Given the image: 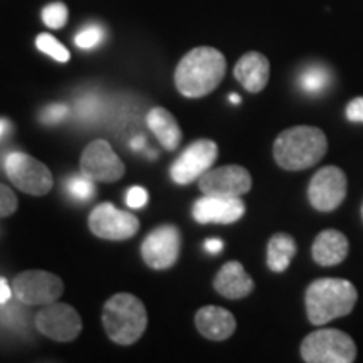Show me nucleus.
Listing matches in <instances>:
<instances>
[{"instance_id": "7c9ffc66", "label": "nucleus", "mask_w": 363, "mask_h": 363, "mask_svg": "<svg viewBox=\"0 0 363 363\" xmlns=\"http://www.w3.org/2000/svg\"><path fill=\"white\" fill-rule=\"evenodd\" d=\"M347 118L352 123H363V96L353 98L347 106Z\"/></svg>"}, {"instance_id": "412c9836", "label": "nucleus", "mask_w": 363, "mask_h": 363, "mask_svg": "<svg viewBox=\"0 0 363 363\" xmlns=\"http://www.w3.org/2000/svg\"><path fill=\"white\" fill-rule=\"evenodd\" d=\"M296 242L289 234H274L267 242V267L272 272H284L296 256Z\"/></svg>"}, {"instance_id": "6e6552de", "label": "nucleus", "mask_w": 363, "mask_h": 363, "mask_svg": "<svg viewBox=\"0 0 363 363\" xmlns=\"http://www.w3.org/2000/svg\"><path fill=\"white\" fill-rule=\"evenodd\" d=\"M348 180L338 167H323L313 175L308 187V201L316 211L331 212L342 206L347 197Z\"/></svg>"}, {"instance_id": "b1692460", "label": "nucleus", "mask_w": 363, "mask_h": 363, "mask_svg": "<svg viewBox=\"0 0 363 363\" xmlns=\"http://www.w3.org/2000/svg\"><path fill=\"white\" fill-rule=\"evenodd\" d=\"M35 45H38L40 52L48 54L49 57L56 59L57 62H67L71 57L69 51L51 34H39L38 39H35Z\"/></svg>"}, {"instance_id": "c9c22d12", "label": "nucleus", "mask_w": 363, "mask_h": 363, "mask_svg": "<svg viewBox=\"0 0 363 363\" xmlns=\"http://www.w3.org/2000/svg\"><path fill=\"white\" fill-rule=\"evenodd\" d=\"M229 99H230V103H234V104H239V103H240V96H239V94H230Z\"/></svg>"}, {"instance_id": "c85d7f7f", "label": "nucleus", "mask_w": 363, "mask_h": 363, "mask_svg": "<svg viewBox=\"0 0 363 363\" xmlns=\"http://www.w3.org/2000/svg\"><path fill=\"white\" fill-rule=\"evenodd\" d=\"M17 211V197L7 185L0 184V219L12 216Z\"/></svg>"}, {"instance_id": "4468645a", "label": "nucleus", "mask_w": 363, "mask_h": 363, "mask_svg": "<svg viewBox=\"0 0 363 363\" xmlns=\"http://www.w3.org/2000/svg\"><path fill=\"white\" fill-rule=\"evenodd\" d=\"M252 187V177L240 165H224L211 169L199 179V189L206 195L240 197Z\"/></svg>"}, {"instance_id": "0eeeda50", "label": "nucleus", "mask_w": 363, "mask_h": 363, "mask_svg": "<svg viewBox=\"0 0 363 363\" xmlns=\"http://www.w3.org/2000/svg\"><path fill=\"white\" fill-rule=\"evenodd\" d=\"M12 291L27 306H40L57 301L65 293V283L48 271H24L13 278Z\"/></svg>"}, {"instance_id": "ddd939ff", "label": "nucleus", "mask_w": 363, "mask_h": 363, "mask_svg": "<svg viewBox=\"0 0 363 363\" xmlns=\"http://www.w3.org/2000/svg\"><path fill=\"white\" fill-rule=\"evenodd\" d=\"M180 247V230L172 224L160 225L143 240L142 257L153 269H169L179 259Z\"/></svg>"}, {"instance_id": "f03ea898", "label": "nucleus", "mask_w": 363, "mask_h": 363, "mask_svg": "<svg viewBox=\"0 0 363 363\" xmlns=\"http://www.w3.org/2000/svg\"><path fill=\"white\" fill-rule=\"evenodd\" d=\"M328 150L326 135L316 126H291L278 135L272 155L281 169L306 170L321 162Z\"/></svg>"}, {"instance_id": "6ab92c4d", "label": "nucleus", "mask_w": 363, "mask_h": 363, "mask_svg": "<svg viewBox=\"0 0 363 363\" xmlns=\"http://www.w3.org/2000/svg\"><path fill=\"white\" fill-rule=\"evenodd\" d=\"M269 61L264 54L252 51L239 59L234 67V76L249 93H259L269 81Z\"/></svg>"}, {"instance_id": "72a5a7b5", "label": "nucleus", "mask_w": 363, "mask_h": 363, "mask_svg": "<svg viewBox=\"0 0 363 363\" xmlns=\"http://www.w3.org/2000/svg\"><path fill=\"white\" fill-rule=\"evenodd\" d=\"M145 147H147V140H145V136H142V135L135 136V138L130 140V148L133 150V152H136V153L143 152Z\"/></svg>"}, {"instance_id": "e433bc0d", "label": "nucleus", "mask_w": 363, "mask_h": 363, "mask_svg": "<svg viewBox=\"0 0 363 363\" xmlns=\"http://www.w3.org/2000/svg\"><path fill=\"white\" fill-rule=\"evenodd\" d=\"M362 219H363V206H362Z\"/></svg>"}, {"instance_id": "dca6fc26", "label": "nucleus", "mask_w": 363, "mask_h": 363, "mask_svg": "<svg viewBox=\"0 0 363 363\" xmlns=\"http://www.w3.org/2000/svg\"><path fill=\"white\" fill-rule=\"evenodd\" d=\"M195 326L199 333L212 342H224L235 331V318L220 306H203L195 315Z\"/></svg>"}, {"instance_id": "9b49d317", "label": "nucleus", "mask_w": 363, "mask_h": 363, "mask_svg": "<svg viewBox=\"0 0 363 363\" xmlns=\"http://www.w3.org/2000/svg\"><path fill=\"white\" fill-rule=\"evenodd\" d=\"M89 229L99 239L125 240L138 233L140 222L130 212L116 208L113 203H99L89 214Z\"/></svg>"}, {"instance_id": "c756f323", "label": "nucleus", "mask_w": 363, "mask_h": 363, "mask_svg": "<svg viewBox=\"0 0 363 363\" xmlns=\"http://www.w3.org/2000/svg\"><path fill=\"white\" fill-rule=\"evenodd\" d=\"M148 202V192L143 187H131L126 194V206L130 208H142Z\"/></svg>"}, {"instance_id": "20e7f679", "label": "nucleus", "mask_w": 363, "mask_h": 363, "mask_svg": "<svg viewBox=\"0 0 363 363\" xmlns=\"http://www.w3.org/2000/svg\"><path fill=\"white\" fill-rule=\"evenodd\" d=\"M103 326L118 345H133L143 337L148 316L145 305L130 293H118L104 303Z\"/></svg>"}, {"instance_id": "4be33fe9", "label": "nucleus", "mask_w": 363, "mask_h": 363, "mask_svg": "<svg viewBox=\"0 0 363 363\" xmlns=\"http://www.w3.org/2000/svg\"><path fill=\"white\" fill-rule=\"evenodd\" d=\"M331 74L325 66L311 65L299 74V88L308 94H321L330 86Z\"/></svg>"}, {"instance_id": "2f4dec72", "label": "nucleus", "mask_w": 363, "mask_h": 363, "mask_svg": "<svg viewBox=\"0 0 363 363\" xmlns=\"http://www.w3.org/2000/svg\"><path fill=\"white\" fill-rule=\"evenodd\" d=\"M203 247H206V251L208 254H219L222 249H224V242H222L220 239H207Z\"/></svg>"}, {"instance_id": "423d86ee", "label": "nucleus", "mask_w": 363, "mask_h": 363, "mask_svg": "<svg viewBox=\"0 0 363 363\" xmlns=\"http://www.w3.org/2000/svg\"><path fill=\"white\" fill-rule=\"evenodd\" d=\"M6 174L17 189L35 197L45 195L54 185L51 170L27 153L13 152L7 155Z\"/></svg>"}, {"instance_id": "f3484780", "label": "nucleus", "mask_w": 363, "mask_h": 363, "mask_svg": "<svg viewBox=\"0 0 363 363\" xmlns=\"http://www.w3.org/2000/svg\"><path fill=\"white\" fill-rule=\"evenodd\" d=\"M348 251H350V242L347 235L337 229H326L316 235L311 256L316 264L330 267L342 264L347 259Z\"/></svg>"}, {"instance_id": "7ed1b4c3", "label": "nucleus", "mask_w": 363, "mask_h": 363, "mask_svg": "<svg viewBox=\"0 0 363 363\" xmlns=\"http://www.w3.org/2000/svg\"><path fill=\"white\" fill-rule=\"evenodd\" d=\"M358 291L348 279L321 278L308 286L306 315L311 325L321 326L335 318L347 316L357 305Z\"/></svg>"}, {"instance_id": "bb28decb", "label": "nucleus", "mask_w": 363, "mask_h": 363, "mask_svg": "<svg viewBox=\"0 0 363 363\" xmlns=\"http://www.w3.org/2000/svg\"><path fill=\"white\" fill-rule=\"evenodd\" d=\"M76 111H78V116L86 121L94 120V118L99 116V111H101V99L94 96V94L79 98L78 103H76Z\"/></svg>"}, {"instance_id": "a878e982", "label": "nucleus", "mask_w": 363, "mask_h": 363, "mask_svg": "<svg viewBox=\"0 0 363 363\" xmlns=\"http://www.w3.org/2000/svg\"><path fill=\"white\" fill-rule=\"evenodd\" d=\"M104 40L103 27L96 24H91L84 29L79 30V34L74 38V43L81 49H94Z\"/></svg>"}, {"instance_id": "1a4fd4ad", "label": "nucleus", "mask_w": 363, "mask_h": 363, "mask_svg": "<svg viewBox=\"0 0 363 363\" xmlns=\"http://www.w3.org/2000/svg\"><path fill=\"white\" fill-rule=\"evenodd\" d=\"M219 155V148L212 140H197L184 150L170 169V177L175 184L189 185L199 180L212 169Z\"/></svg>"}, {"instance_id": "f257e3e1", "label": "nucleus", "mask_w": 363, "mask_h": 363, "mask_svg": "<svg viewBox=\"0 0 363 363\" xmlns=\"http://www.w3.org/2000/svg\"><path fill=\"white\" fill-rule=\"evenodd\" d=\"M225 69L224 54L208 45H201L182 57L175 69V86L185 98L207 96L222 83Z\"/></svg>"}, {"instance_id": "9d476101", "label": "nucleus", "mask_w": 363, "mask_h": 363, "mask_svg": "<svg viewBox=\"0 0 363 363\" xmlns=\"http://www.w3.org/2000/svg\"><path fill=\"white\" fill-rule=\"evenodd\" d=\"M35 326L54 342H71L83 330V321L74 308L66 303H49L35 315Z\"/></svg>"}, {"instance_id": "39448f33", "label": "nucleus", "mask_w": 363, "mask_h": 363, "mask_svg": "<svg viewBox=\"0 0 363 363\" xmlns=\"http://www.w3.org/2000/svg\"><path fill=\"white\" fill-rule=\"evenodd\" d=\"M301 358L306 363H352L357 345L342 330H316L303 340Z\"/></svg>"}, {"instance_id": "2eb2a0df", "label": "nucleus", "mask_w": 363, "mask_h": 363, "mask_svg": "<svg viewBox=\"0 0 363 363\" xmlns=\"http://www.w3.org/2000/svg\"><path fill=\"white\" fill-rule=\"evenodd\" d=\"M246 212L240 197L203 195L194 203L192 216L201 224H234Z\"/></svg>"}, {"instance_id": "aec40b11", "label": "nucleus", "mask_w": 363, "mask_h": 363, "mask_svg": "<svg viewBox=\"0 0 363 363\" xmlns=\"http://www.w3.org/2000/svg\"><path fill=\"white\" fill-rule=\"evenodd\" d=\"M147 125L152 133L157 136L158 142L169 152L179 147L182 142V130L177 123L175 116L165 108H153L147 115Z\"/></svg>"}, {"instance_id": "473e14b6", "label": "nucleus", "mask_w": 363, "mask_h": 363, "mask_svg": "<svg viewBox=\"0 0 363 363\" xmlns=\"http://www.w3.org/2000/svg\"><path fill=\"white\" fill-rule=\"evenodd\" d=\"M12 289L9 288V283L6 278H0V305H6V303L12 296Z\"/></svg>"}, {"instance_id": "f704fd0d", "label": "nucleus", "mask_w": 363, "mask_h": 363, "mask_svg": "<svg viewBox=\"0 0 363 363\" xmlns=\"http://www.w3.org/2000/svg\"><path fill=\"white\" fill-rule=\"evenodd\" d=\"M9 128H11V123H9L6 118H0V138L7 133Z\"/></svg>"}, {"instance_id": "393cba45", "label": "nucleus", "mask_w": 363, "mask_h": 363, "mask_svg": "<svg viewBox=\"0 0 363 363\" xmlns=\"http://www.w3.org/2000/svg\"><path fill=\"white\" fill-rule=\"evenodd\" d=\"M43 21L49 29H61L67 22V7L62 2L49 4L43 9Z\"/></svg>"}, {"instance_id": "5701e85b", "label": "nucleus", "mask_w": 363, "mask_h": 363, "mask_svg": "<svg viewBox=\"0 0 363 363\" xmlns=\"http://www.w3.org/2000/svg\"><path fill=\"white\" fill-rule=\"evenodd\" d=\"M94 180H91L89 177L83 175H74V177H69L66 182V190L67 194L71 195L72 199H76V201L79 202H86V201H91V199L94 197Z\"/></svg>"}, {"instance_id": "a211bd4d", "label": "nucleus", "mask_w": 363, "mask_h": 363, "mask_svg": "<svg viewBox=\"0 0 363 363\" xmlns=\"http://www.w3.org/2000/svg\"><path fill=\"white\" fill-rule=\"evenodd\" d=\"M214 289L227 299H240L252 293L254 281L239 261H229L217 272Z\"/></svg>"}, {"instance_id": "f8f14e48", "label": "nucleus", "mask_w": 363, "mask_h": 363, "mask_svg": "<svg viewBox=\"0 0 363 363\" xmlns=\"http://www.w3.org/2000/svg\"><path fill=\"white\" fill-rule=\"evenodd\" d=\"M81 174L94 182H116L125 175V163L106 140H94L81 155Z\"/></svg>"}, {"instance_id": "cd10ccee", "label": "nucleus", "mask_w": 363, "mask_h": 363, "mask_svg": "<svg viewBox=\"0 0 363 363\" xmlns=\"http://www.w3.org/2000/svg\"><path fill=\"white\" fill-rule=\"evenodd\" d=\"M67 116V106L62 103H52L40 111L39 120L44 125H57Z\"/></svg>"}]
</instances>
